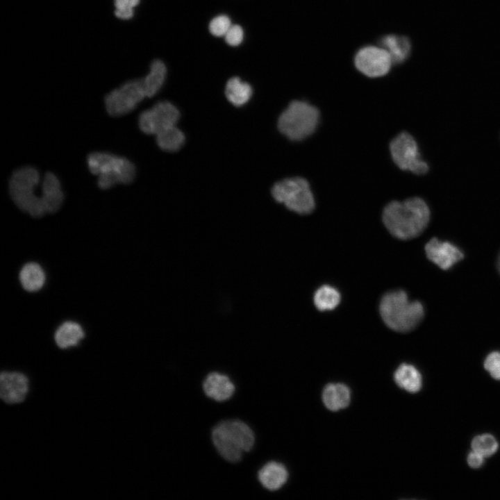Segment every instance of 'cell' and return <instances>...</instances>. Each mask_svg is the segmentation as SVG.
I'll return each mask as SVG.
<instances>
[{
    "label": "cell",
    "mask_w": 500,
    "mask_h": 500,
    "mask_svg": "<svg viewBox=\"0 0 500 500\" xmlns=\"http://www.w3.org/2000/svg\"><path fill=\"white\" fill-rule=\"evenodd\" d=\"M430 209L419 197L399 201L392 200L383 208L382 220L388 231L400 240L417 237L426 228L430 220Z\"/></svg>",
    "instance_id": "obj_1"
},
{
    "label": "cell",
    "mask_w": 500,
    "mask_h": 500,
    "mask_svg": "<svg viewBox=\"0 0 500 500\" xmlns=\"http://www.w3.org/2000/svg\"><path fill=\"white\" fill-rule=\"evenodd\" d=\"M379 312L384 323L397 332H408L422 320L424 310L418 301H410L403 290L391 291L380 301Z\"/></svg>",
    "instance_id": "obj_2"
},
{
    "label": "cell",
    "mask_w": 500,
    "mask_h": 500,
    "mask_svg": "<svg viewBox=\"0 0 500 500\" xmlns=\"http://www.w3.org/2000/svg\"><path fill=\"white\" fill-rule=\"evenodd\" d=\"M321 122L320 110L304 100H293L280 114L279 132L292 142H301L314 135Z\"/></svg>",
    "instance_id": "obj_3"
},
{
    "label": "cell",
    "mask_w": 500,
    "mask_h": 500,
    "mask_svg": "<svg viewBox=\"0 0 500 500\" xmlns=\"http://www.w3.org/2000/svg\"><path fill=\"white\" fill-rule=\"evenodd\" d=\"M211 437L219 454L233 463L240 461L243 453L250 451L255 443L251 428L238 419L219 422L212 428Z\"/></svg>",
    "instance_id": "obj_4"
},
{
    "label": "cell",
    "mask_w": 500,
    "mask_h": 500,
    "mask_svg": "<svg viewBox=\"0 0 500 500\" xmlns=\"http://www.w3.org/2000/svg\"><path fill=\"white\" fill-rule=\"evenodd\" d=\"M87 162L90 172L98 176L97 185L101 189H108L118 183H131L135 176V165L125 157L93 152L88 156Z\"/></svg>",
    "instance_id": "obj_5"
},
{
    "label": "cell",
    "mask_w": 500,
    "mask_h": 500,
    "mask_svg": "<svg viewBox=\"0 0 500 500\" xmlns=\"http://www.w3.org/2000/svg\"><path fill=\"white\" fill-rule=\"evenodd\" d=\"M40 181V173L33 167L16 169L9 181V192L16 206L34 217H41L46 212L42 198L36 194Z\"/></svg>",
    "instance_id": "obj_6"
},
{
    "label": "cell",
    "mask_w": 500,
    "mask_h": 500,
    "mask_svg": "<svg viewBox=\"0 0 500 500\" xmlns=\"http://www.w3.org/2000/svg\"><path fill=\"white\" fill-rule=\"evenodd\" d=\"M272 195L276 201L299 215H309L316 207L311 185L302 176L288 177L277 181L272 186Z\"/></svg>",
    "instance_id": "obj_7"
},
{
    "label": "cell",
    "mask_w": 500,
    "mask_h": 500,
    "mask_svg": "<svg viewBox=\"0 0 500 500\" xmlns=\"http://www.w3.org/2000/svg\"><path fill=\"white\" fill-rule=\"evenodd\" d=\"M388 152L392 162L401 171L419 176L428 171V165L422 159L416 140L408 131H401L390 140Z\"/></svg>",
    "instance_id": "obj_8"
},
{
    "label": "cell",
    "mask_w": 500,
    "mask_h": 500,
    "mask_svg": "<svg viewBox=\"0 0 500 500\" xmlns=\"http://www.w3.org/2000/svg\"><path fill=\"white\" fill-rule=\"evenodd\" d=\"M145 97L142 78L131 80L106 95V109L110 116L124 115L134 110Z\"/></svg>",
    "instance_id": "obj_9"
},
{
    "label": "cell",
    "mask_w": 500,
    "mask_h": 500,
    "mask_svg": "<svg viewBox=\"0 0 500 500\" xmlns=\"http://www.w3.org/2000/svg\"><path fill=\"white\" fill-rule=\"evenodd\" d=\"M180 116L178 109L174 104L162 101L142 112L138 124L143 133L156 135L162 129L176 125Z\"/></svg>",
    "instance_id": "obj_10"
},
{
    "label": "cell",
    "mask_w": 500,
    "mask_h": 500,
    "mask_svg": "<svg viewBox=\"0 0 500 500\" xmlns=\"http://www.w3.org/2000/svg\"><path fill=\"white\" fill-rule=\"evenodd\" d=\"M354 64L365 76L378 78L386 75L393 63L389 53L383 47L367 46L356 53Z\"/></svg>",
    "instance_id": "obj_11"
},
{
    "label": "cell",
    "mask_w": 500,
    "mask_h": 500,
    "mask_svg": "<svg viewBox=\"0 0 500 500\" xmlns=\"http://www.w3.org/2000/svg\"><path fill=\"white\" fill-rule=\"evenodd\" d=\"M427 258L442 269H448L463 258L461 251L453 244L432 238L425 246Z\"/></svg>",
    "instance_id": "obj_12"
},
{
    "label": "cell",
    "mask_w": 500,
    "mask_h": 500,
    "mask_svg": "<svg viewBox=\"0 0 500 500\" xmlns=\"http://www.w3.org/2000/svg\"><path fill=\"white\" fill-rule=\"evenodd\" d=\"M28 391V378L17 372H3L0 376V394L8 403H18L24 400Z\"/></svg>",
    "instance_id": "obj_13"
},
{
    "label": "cell",
    "mask_w": 500,
    "mask_h": 500,
    "mask_svg": "<svg viewBox=\"0 0 500 500\" xmlns=\"http://www.w3.org/2000/svg\"><path fill=\"white\" fill-rule=\"evenodd\" d=\"M202 386L205 394L217 401L229 399L235 392V385L230 378L216 372L206 376Z\"/></svg>",
    "instance_id": "obj_14"
},
{
    "label": "cell",
    "mask_w": 500,
    "mask_h": 500,
    "mask_svg": "<svg viewBox=\"0 0 500 500\" xmlns=\"http://www.w3.org/2000/svg\"><path fill=\"white\" fill-rule=\"evenodd\" d=\"M42 197L46 212L53 213L59 210L64 194L58 178L52 172H47L42 182Z\"/></svg>",
    "instance_id": "obj_15"
},
{
    "label": "cell",
    "mask_w": 500,
    "mask_h": 500,
    "mask_svg": "<svg viewBox=\"0 0 500 500\" xmlns=\"http://www.w3.org/2000/svg\"><path fill=\"white\" fill-rule=\"evenodd\" d=\"M288 472L285 467L278 462L271 461L258 472V479L266 489L274 491L280 489L287 481Z\"/></svg>",
    "instance_id": "obj_16"
},
{
    "label": "cell",
    "mask_w": 500,
    "mask_h": 500,
    "mask_svg": "<svg viewBox=\"0 0 500 500\" xmlns=\"http://www.w3.org/2000/svg\"><path fill=\"white\" fill-rule=\"evenodd\" d=\"M379 44L389 53L393 64L404 62L411 51L410 41L406 36L387 35L380 40Z\"/></svg>",
    "instance_id": "obj_17"
},
{
    "label": "cell",
    "mask_w": 500,
    "mask_h": 500,
    "mask_svg": "<svg viewBox=\"0 0 500 500\" xmlns=\"http://www.w3.org/2000/svg\"><path fill=\"white\" fill-rule=\"evenodd\" d=\"M322 399L326 407L337 411L347 407L350 403V390L342 383H330L324 389Z\"/></svg>",
    "instance_id": "obj_18"
},
{
    "label": "cell",
    "mask_w": 500,
    "mask_h": 500,
    "mask_svg": "<svg viewBox=\"0 0 500 500\" xmlns=\"http://www.w3.org/2000/svg\"><path fill=\"white\" fill-rule=\"evenodd\" d=\"M394 378L397 385L410 393H416L422 386V376L412 365L401 364L395 371Z\"/></svg>",
    "instance_id": "obj_19"
},
{
    "label": "cell",
    "mask_w": 500,
    "mask_h": 500,
    "mask_svg": "<svg viewBox=\"0 0 500 500\" xmlns=\"http://www.w3.org/2000/svg\"><path fill=\"white\" fill-rule=\"evenodd\" d=\"M84 336L85 333L78 323L66 322L56 330L54 338L60 349H67L77 345Z\"/></svg>",
    "instance_id": "obj_20"
},
{
    "label": "cell",
    "mask_w": 500,
    "mask_h": 500,
    "mask_svg": "<svg viewBox=\"0 0 500 500\" xmlns=\"http://www.w3.org/2000/svg\"><path fill=\"white\" fill-rule=\"evenodd\" d=\"M252 88L238 77H232L226 83L225 95L228 101L235 106L246 104L252 96Z\"/></svg>",
    "instance_id": "obj_21"
},
{
    "label": "cell",
    "mask_w": 500,
    "mask_h": 500,
    "mask_svg": "<svg viewBox=\"0 0 500 500\" xmlns=\"http://www.w3.org/2000/svg\"><path fill=\"white\" fill-rule=\"evenodd\" d=\"M20 283L26 291L36 292L40 290L45 282V274L40 265L28 262L21 269Z\"/></svg>",
    "instance_id": "obj_22"
},
{
    "label": "cell",
    "mask_w": 500,
    "mask_h": 500,
    "mask_svg": "<svg viewBox=\"0 0 500 500\" xmlns=\"http://www.w3.org/2000/svg\"><path fill=\"white\" fill-rule=\"evenodd\" d=\"M166 75L165 63L160 60H154L150 65L149 73L142 78L147 97H152L161 89Z\"/></svg>",
    "instance_id": "obj_23"
},
{
    "label": "cell",
    "mask_w": 500,
    "mask_h": 500,
    "mask_svg": "<svg viewBox=\"0 0 500 500\" xmlns=\"http://www.w3.org/2000/svg\"><path fill=\"white\" fill-rule=\"evenodd\" d=\"M155 135L158 147L168 152L178 151L183 146L185 140L184 133L176 127V125L162 129Z\"/></svg>",
    "instance_id": "obj_24"
},
{
    "label": "cell",
    "mask_w": 500,
    "mask_h": 500,
    "mask_svg": "<svg viewBox=\"0 0 500 500\" xmlns=\"http://www.w3.org/2000/svg\"><path fill=\"white\" fill-rule=\"evenodd\" d=\"M341 296L339 291L329 285L319 287L315 292L313 301L320 311L332 310L340 303Z\"/></svg>",
    "instance_id": "obj_25"
},
{
    "label": "cell",
    "mask_w": 500,
    "mask_h": 500,
    "mask_svg": "<svg viewBox=\"0 0 500 500\" xmlns=\"http://www.w3.org/2000/svg\"><path fill=\"white\" fill-rule=\"evenodd\" d=\"M472 450L484 457L494 455L499 448L496 438L490 434H482L476 436L472 441Z\"/></svg>",
    "instance_id": "obj_26"
},
{
    "label": "cell",
    "mask_w": 500,
    "mask_h": 500,
    "mask_svg": "<svg viewBox=\"0 0 500 500\" xmlns=\"http://www.w3.org/2000/svg\"><path fill=\"white\" fill-rule=\"evenodd\" d=\"M140 0H114L115 15L123 20L131 19L134 15V8Z\"/></svg>",
    "instance_id": "obj_27"
},
{
    "label": "cell",
    "mask_w": 500,
    "mask_h": 500,
    "mask_svg": "<svg viewBox=\"0 0 500 500\" xmlns=\"http://www.w3.org/2000/svg\"><path fill=\"white\" fill-rule=\"evenodd\" d=\"M231 25V21L228 16L220 15L215 17L210 21L208 28L214 36L224 37Z\"/></svg>",
    "instance_id": "obj_28"
},
{
    "label": "cell",
    "mask_w": 500,
    "mask_h": 500,
    "mask_svg": "<svg viewBox=\"0 0 500 500\" xmlns=\"http://www.w3.org/2000/svg\"><path fill=\"white\" fill-rule=\"evenodd\" d=\"M484 367L493 378L500 381V351L488 354L484 361Z\"/></svg>",
    "instance_id": "obj_29"
},
{
    "label": "cell",
    "mask_w": 500,
    "mask_h": 500,
    "mask_svg": "<svg viewBox=\"0 0 500 500\" xmlns=\"http://www.w3.org/2000/svg\"><path fill=\"white\" fill-rule=\"evenodd\" d=\"M226 42L232 47L240 45L244 39V31L238 24H232L224 35Z\"/></svg>",
    "instance_id": "obj_30"
},
{
    "label": "cell",
    "mask_w": 500,
    "mask_h": 500,
    "mask_svg": "<svg viewBox=\"0 0 500 500\" xmlns=\"http://www.w3.org/2000/svg\"><path fill=\"white\" fill-rule=\"evenodd\" d=\"M484 458L483 456L472 450L467 456V463L472 468H479L483 465Z\"/></svg>",
    "instance_id": "obj_31"
},
{
    "label": "cell",
    "mask_w": 500,
    "mask_h": 500,
    "mask_svg": "<svg viewBox=\"0 0 500 500\" xmlns=\"http://www.w3.org/2000/svg\"><path fill=\"white\" fill-rule=\"evenodd\" d=\"M497 267H498L499 271L500 272V254L499 256V258H498V261H497Z\"/></svg>",
    "instance_id": "obj_32"
}]
</instances>
